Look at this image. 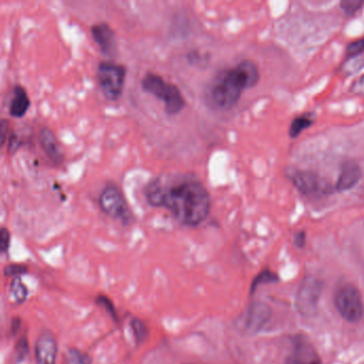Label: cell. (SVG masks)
Instances as JSON below:
<instances>
[{"mask_svg":"<svg viewBox=\"0 0 364 364\" xmlns=\"http://www.w3.org/2000/svg\"><path fill=\"white\" fill-rule=\"evenodd\" d=\"M145 200L153 207L169 210L180 224L190 228L205 222L212 207L205 185L187 174H161L144 187Z\"/></svg>","mask_w":364,"mask_h":364,"instance_id":"1","label":"cell"},{"mask_svg":"<svg viewBox=\"0 0 364 364\" xmlns=\"http://www.w3.org/2000/svg\"><path fill=\"white\" fill-rule=\"evenodd\" d=\"M260 79L258 65L249 59L241 60L212 77L204 92L205 104L214 110H231L237 106L244 91L256 87Z\"/></svg>","mask_w":364,"mask_h":364,"instance_id":"2","label":"cell"},{"mask_svg":"<svg viewBox=\"0 0 364 364\" xmlns=\"http://www.w3.org/2000/svg\"><path fill=\"white\" fill-rule=\"evenodd\" d=\"M143 91L164 103L168 115H176L186 107V100L178 86L166 81L163 76L149 72L141 81Z\"/></svg>","mask_w":364,"mask_h":364,"instance_id":"3","label":"cell"},{"mask_svg":"<svg viewBox=\"0 0 364 364\" xmlns=\"http://www.w3.org/2000/svg\"><path fill=\"white\" fill-rule=\"evenodd\" d=\"M127 69L121 63L113 60L100 62L98 67V81L103 96L109 102H117L123 94Z\"/></svg>","mask_w":364,"mask_h":364,"instance_id":"4","label":"cell"},{"mask_svg":"<svg viewBox=\"0 0 364 364\" xmlns=\"http://www.w3.org/2000/svg\"><path fill=\"white\" fill-rule=\"evenodd\" d=\"M98 205L101 210L113 220L127 224L132 218L125 195L117 185L108 184L103 188L98 198Z\"/></svg>","mask_w":364,"mask_h":364,"instance_id":"5","label":"cell"},{"mask_svg":"<svg viewBox=\"0 0 364 364\" xmlns=\"http://www.w3.org/2000/svg\"><path fill=\"white\" fill-rule=\"evenodd\" d=\"M288 178L295 188L307 197L331 195L336 191L334 186L315 172L294 169L288 174Z\"/></svg>","mask_w":364,"mask_h":364,"instance_id":"6","label":"cell"},{"mask_svg":"<svg viewBox=\"0 0 364 364\" xmlns=\"http://www.w3.org/2000/svg\"><path fill=\"white\" fill-rule=\"evenodd\" d=\"M334 304L341 317L349 323H357L363 317V300L356 286L345 285L341 288L336 293Z\"/></svg>","mask_w":364,"mask_h":364,"instance_id":"7","label":"cell"},{"mask_svg":"<svg viewBox=\"0 0 364 364\" xmlns=\"http://www.w3.org/2000/svg\"><path fill=\"white\" fill-rule=\"evenodd\" d=\"M321 290V282L315 278H307L302 282L296 297V307L302 314L311 317L317 312Z\"/></svg>","mask_w":364,"mask_h":364,"instance_id":"8","label":"cell"},{"mask_svg":"<svg viewBox=\"0 0 364 364\" xmlns=\"http://www.w3.org/2000/svg\"><path fill=\"white\" fill-rule=\"evenodd\" d=\"M91 35L94 43L100 48L105 57L113 58L117 56L118 41L115 30L105 22L92 25Z\"/></svg>","mask_w":364,"mask_h":364,"instance_id":"9","label":"cell"},{"mask_svg":"<svg viewBox=\"0 0 364 364\" xmlns=\"http://www.w3.org/2000/svg\"><path fill=\"white\" fill-rule=\"evenodd\" d=\"M271 319V309L262 302H254L244 315L243 328L247 334L261 331Z\"/></svg>","mask_w":364,"mask_h":364,"instance_id":"10","label":"cell"},{"mask_svg":"<svg viewBox=\"0 0 364 364\" xmlns=\"http://www.w3.org/2000/svg\"><path fill=\"white\" fill-rule=\"evenodd\" d=\"M38 141H39L42 151L52 161V165L56 167L62 165L64 161V153H63L58 138L52 130L47 127L41 128L38 135Z\"/></svg>","mask_w":364,"mask_h":364,"instance_id":"11","label":"cell"},{"mask_svg":"<svg viewBox=\"0 0 364 364\" xmlns=\"http://www.w3.org/2000/svg\"><path fill=\"white\" fill-rule=\"evenodd\" d=\"M362 178V169L356 161H346L342 164L334 189L338 193H345L355 188Z\"/></svg>","mask_w":364,"mask_h":364,"instance_id":"12","label":"cell"},{"mask_svg":"<svg viewBox=\"0 0 364 364\" xmlns=\"http://www.w3.org/2000/svg\"><path fill=\"white\" fill-rule=\"evenodd\" d=\"M58 345L50 332L40 334L35 342V355L37 364H56Z\"/></svg>","mask_w":364,"mask_h":364,"instance_id":"13","label":"cell"},{"mask_svg":"<svg viewBox=\"0 0 364 364\" xmlns=\"http://www.w3.org/2000/svg\"><path fill=\"white\" fill-rule=\"evenodd\" d=\"M290 364H322L321 358L306 338H296Z\"/></svg>","mask_w":364,"mask_h":364,"instance_id":"14","label":"cell"},{"mask_svg":"<svg viewBox=\"0 0 364 364\" xmlns=\"http://www.w3.org/2000/svg\"><path fill=\"white\" fill-rule=\"evenodd\" d=\"M30 105V98H29L26 89L22 86H16L13 90V96H12L9 105L10 115L12 118L21 119L28 113Z\"/></svg>","mask_w":364,"mask_h":364,"instance_id":"15","label":"cell"},{"mask_svg":"<svg viewBox=\"0 0 364 364\" xmlns=\"http://www.w3.org/2000/svg\"><path fill=\"white\" fill-rule=\"evenodd\" d=\"M314 122L315 115L314 113H311V111L296 115L290 123L288 136L290 139H297L305 130L310 128L314 124Z\"/></svg>","mask_w":364,"mask_h":364,"instance_id":"16","label":"cell"},{"mask_svg":"<svg viewBox=\"0 0 364 364\" xmlns=\"http://www.w3.org/2000/svg\"><path fill=\"white\" fill-rule=\"evenodd\" d=\"M10 295L16 304H23L28 297V288L20 277L14 278L10 285Z\"/></svg>","mask_w":364,"mask_h":364,"instance_id":"17","label":"cell"},{"mask_svg":"<svg viewBox=\"0 0 364 364\" xmlns=\"http://www.w3.org/2000/svg\"><path fill=\"white\" fill-rule=\"evenodd\" d=\"M65 364H92V358L77 348H69L65 355Z\"/></svg>","mask_w":364,"mask_h":364,"instance_id":"18","label":"cell"},{"mask_svg":"<svg viewBox=\"0 0 364 364\" xmlns=\"http://www.w3.org/2000/svg\"><path fill=\"white\" fill-rule=\"evenodd\" d=\"M130 328H132V332L134 334L137 344H141V343L144 342L145 339L148 338V328L141 319H132L130 321Z\"/></svg>","mask_w":364,"mask_h":364,"instance_id":"19","label":"cell"},{"mask_svg":"<svg viewBox=\"0 0 364 364\" xmlns=\"http://www.w3.org/2000/svg\"><path fill=\"white\" fill-rule=\"evenodd\" d=\"M364 67V54L360 55V56L355 57V58L348 59V60H344L343 62L341 69L344 72L346 75H353L360 69Z\"/></svg>","mask_w":364,"mask_h":364,"instance_id":"20","label":"cell"},{"mask_svg":"<svg viewBox=\"0 0 364 364\" xmlns=\"http://www.w3.org/2000/svg\"><path fill=\"white\" fill-rule=\"evenodd\" d=\"M364 6L362 0H343L340 3V8L346 16H353L361 10Z\"/></svg>","mask_w":364,"mask_h":364,"instance_id":"21","label":"cell"},{"mask_svg":"<svg viewBox=\"0 0 364 364\" xmlns=\"http://www.w3.org/2000/svg\"><path fill=\"white\" fill-rule=\"evenodd\" d=\"M362 54H364V37L355 40L347 45L346 50H345V55H346L345 60L355 58Z\"/></svg>","mask_w":364,"mask_h":364,"instance_id":"22","label":"cell"},{"mask_svg":"<svg viewBox=\"0 0 364 364\" xmlns=\"http://www.w3.org/2000/svg\"><path fill=\"white\" fill-rule=\"evenodd\" d=\"M96 305H98V306L102 307V308L104 309V310L106 311V312L108 313V314L110 315L113 319L117 321V311H115V306H113V302H111V300H109L107 296H98V297L96 298Z\"/></svg>","mask_w":364,"mask_h":364,"instance_id":"23","label":"cell"},{"mask_svg":"<svg viewBox=\"0 0 364 364\" xmlns=\"http://www.w3.org/2000/svg\"><path fill=\"white\" fill-rule=\"evenodd\" d=\"M28 271V268L25 265L21 264H11L9 266L6 267L5 271H4V273H5L6 277H14L18 278L21 277L23 273H26Z\"/></svg>","mask_w":364,"mask_h":364,"instance_id":"24","label":"cell"},{"mask_svg":"<svg viewBox=\"0 0 364 364\" xmlns=\"http://www.w3.org/2000/svg\"><path fill=\"white\" fill-rule=\"evenodd\" d=\"M10 243H11L10 231L5 228V227H3L1 230H0V251L6 254L9 250Z\"/></svg>","mask_w":364,"mask_h":364,"instance_id":"25","label":"cell"},{"mask_svg":"<svg viewBox=\"0 0 364 364\" xmlns=\"http://www.w3.org/2000/svg\"><path fill=\"white\" fill-rule=\"evenodd\" d=\"M29 351L28 339L26 336H23L20 339L18 344H16V353H18V360H23L27 357Z\"/></svg>","mask_w":364,"mask_h":364,"instance_id":"26","label":"cell"},{"mask_svg":"<svg viewBox=\"0 0 364 364\" xmlns=\"http://www.w3.org/2000/svg\"><path fill=\"white\" fill-rule=\"evenodd\" d=\"M22 145L23 142L21 141L20 137L16 132H11L9 139H8V152L10 154H14Z\"/></svg>","mask_w":364,"mask_h":364,"instance_id":"27","label":"cell"},{"mask_svg":"<svg viewBox=\"0 0 364 364\" xmlns=\"http://www.w3.org/2000/svg\"><path fill=\"white\" fill-rule=\"evenodd\" d=\"M349 91L355 96H364V74L355 79V81L351 84V88H349Z\"/></svg>","mask_w":364,"mask_h":364,"instance_id":"28","label":"cell"},{"mask_svg":"<svg viewBox=\"0 0 364 364\" xmlns=\"http://www.w3.org/2000/svg\"><path fill=\"white\" fill-rule=\"evenodd\" d=\"M0 135H1V145L5 147L7 139L10 137V123L7 119L1 120V124H0Z\"/></svg>","mask_w":364,"mask_h":364,"instance_id":"29","label":"cell"},{"mask_svg":"<svg viewBox=\"0 0 364 364\" xmlns=\"http://www.w3.org/2000/svg\"><path fill=\"white\" fill-rule=\"evenodd\" d=\"M275 278L273 277V275H271V273H262V275H260V277L258 278V279L256 280V282H254V288H256V285H258V283H263V282L265 281V280H267V281L271 282V280H275Z\"/></svg>","mask_w":364,"mask_h":364,"instance_id":"30","label":"cell"},{"mask_svg":"<svg viewBox=\"0 0 364 364\" xmlns=\"http://www.w3.org/2000/svg\"><path fill=\"white\" fill-rule=\"evenodd\" d=\"M294 239H295L296 245L300 246V247H302V246H305V243H306V233H305V232L296 233L295 237H294Z\"/></svg>","mask_w":364,"mask_h":364,"instance_id":"31","label":"cell"},{"mask_svg":"<svg viewBox=\"0 0 364 364\" xmlns=\"http://www.w3.org/2000/svg\"><path fill=\"white\" fill-rule=\"evenodd\" d=\"M20 328H21V319H14L13 322H12V326H11L12 332H13V334H16V332H18V330H20Z\"/></svg>","mask_w":364,"mask_h":364,"instance_id":"32","label":"cell"}]
</instances>
